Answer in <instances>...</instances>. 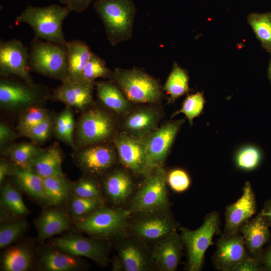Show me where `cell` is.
<instances>
[{"label":"cell","instance_id":"obj_1","mask_svg":"<svg viewBox=\"0 0 271 271\" xmlns=\"http://www.w3.org/2000/svg\"><path fill=\"white\" fill-rule=\"evenodd\" d=\"M72 10L68 6L52 4L44 7L28 6L16 17V25L28 24L33 29L35 37L58 44L66 45L63 23Z\"/></svg>","mask_w":271,"mask_h":271},{"label":"cell","instance_id":"obj_2","mask_svg":"<svg viewBox=\"0 0 271 271\" xmlns=\"http://www.w3.org/2000/svg\"><path fill=\"white\" fill-rule=\"evenodd\" d=\"M117 123L112 111L93 105L82 111L76 123L74 150L108 143L117 132Z\"/></svg>","mask_w":271,"mask_h":271},{"label":"cell","instance_id":"obj_3","mask_svg":"<svg viewBox=\"0 0 271 271\" xmlns=\"http://www.w3.org/2000/svg\"><path fill=\"white\" fill-rule=\"evenodd\" d=\"M131 215L127 208L105 204L88 217L73 221L72 228L90 236L111 241L129 233Z\"/></svg>","mask_w":271,"mask_h":271},{"label":"cell","instance_id":"obj_4","mask_svg":"<svg viewBox=\"0 0 271 271\" xmlns=\"http://www.w3.org/2000/svg\"><path fill=\"white\" fill-rule=\"evenodd\" d=\"M93 8L111 46L131 38L137 11L132 0H95Z\"/></svg>","mask_w":271,"mask_h":271},{"label":"cell","instance_id":"obj_5","mask_svg":"<svg viewBox=\"0 0 271 271\" xmlns=\"http://www.w3.org/2000/svg\"><path fill=\"white\" fill-rule=\"evenodd\" d=\"M220 223L219 212L212 211L205 216L201 226L197 229L190 230L185 227L179 228L180 236L186 251V270H202L206 251L214 244V236L221 233Z\"/></svg>","mask_w":271,"mask_h":271},{"label":"cell","instance_id":"obj_6","mask_svg":"<svg viewBox=\"0 0 271 271\" xmlns=\"http://www.w3.org/2000/svg\"><path fill=\"white\" fill-rule=\"evenodd\" d=\"M111 80L130 103L154 104L163 96V88L159 80L139 68H116Z\"/></svg>","mask_w":271,"mask_h":271},{"label":"cell","instance_id":"obj_7","mask_svg":"<svg viewBox=\"0 0 271 271\" xmlns=\"http://www.w3.org/2000/svg\"><path fill=\"white\" fill-rule=\"evenodd\" d=\"M30 46L29 66L31 72L62 82L68 79V63L66 45L34 37Z\"/></svg>","mask_w":271,"mask_h":271},{"label":"cell","instance_id":"obj_8","mask_svg":"<svg viewBox=\"0 0 271 271\" xmlns=\"http://www.w3.org/2000/svg\"><path fill=\"white\" fill-rule=\"evenodd\" d=\"M167 173L162 166L146 177L130 199L127 208L132 214L170 209Z\"/></svg>","mask_w":271,"mask_h":271},{"label":"cell","instance_id":"obj_9","mask_svg":"<svg viewBox=\"0 0 271 271\" xmlns=\"http://www.w3.org/2000/svg\"><path fill=\"white\" fill-rule=\"evenodd\" d=\"M51 93L47 87L41 84L14 80L10 76L1 78L0 105L6 110L23 111L40 105L50 99Z\"/></svg>","mask_w":271,"mask_h":271},{"label":"cell","instance_id":"obj_10","mask_svg":"<svg viewBox=\"0 0 271 271\" xmlns=\"http://www.w3.org/2000/svg\"><path fill=\"white\" fill-rule=\"evenodd\" d=\"M111 241L116 252L112 259V270H156L151 256V247L130 233Z\"/></svg>","mask_w":271,"mask_h":271},{"label":"cell","instance_id":"obj_11","mask_svg":"<svg viewBox=\"0 0 271 271\" xmlns=\"http://www.w3.org/2000/svg\"><path fill=\"white\" fill-rule=\"evenodd\" d=\"M171 210L132 214L128 232L151 247L179 228Z\"/></svg>","mask_w":271,"mask_h":271},{"label":"cell","instance_id":"obj_12","mask_svg":"<svg viewBox=\"0 0 271 271\" xmlns=\"http://www.w3.org/2000/svg\"><path fill=\"white\" fill-rule=\"evenodd\" d=\"M47 243L69 254L88 258L101 266H107L110 261L111 244L106 240L69 233L51 237Z\"/></svg>","mask_w":271,"mask_h":271},{"label":"cell","instance_id":"obj_13","mask_svg":"<svg viewBox=\"0 0 271 271\" xmlns=\"http://www.w3.org/2000/svg\"><path fill=\"white\" fill-rule=\"evenodd\" d=\"M185 121V119L166 121L143 138L147 154L149 174L157 168L163 166Z\"/></svg>","mask_w":271,"mask_h":271},{"label":"cell","instance_id":"obj_14","mask_svg":"<svg viewBox=\"0 0 271 271\" xmlns=\"http://www.w3.org/2000/svg\"><path fill=\"white\" fill-rule=\"evenodd\" d=\"M72 157L83 174L100 178L113 168L118 156L115 148L105 143L75 150Z\"/></svg>","mask_w":271,"mask_h":271},{"label":"cell","instance_id":"obj_15","mask_svg":"<svg viewBox=\"0 0 271 271\" xmlns=\"http://www.w3.org/2000/svg\"><path fill=\"white\" fill-rule=\"evenodd\" d=\"M29 50L20 40L0 41V75H14L30 83H35L30 75Z\"/></svg>","mask_w":271,"mask_h":271},{"label":"cell","instance_id":"obj_16","mask_svg":"<svg viewBox=\"0 0 271 271\" xmlns=\"http://www.w3.org/2000/svg\"><path fill=\"white\" fill-rule=\"evenodd\" d=\"M118 158L122 165L136 175H148V158L143 139L124 132L117 133L113 139Z\"/></svg>","mask_w":271,"mask_h":271},{"label":"cell","instance_id":"obj_17","mask_svg":"<svg viewBox=\"0 0 271 271\" xmlns=\"http://www.w3.org/2000/svg\"><path fill=\"white\" fill-rule=\"evenodd\" d=\"M89 267L88 263L82 257L61 251L44 241H38L36 245L37 270L83 271Z\"/></svg>","mask_w":271,"mask_h":271},{"label":"cell","instance_id":"obj_18","mask_svg":"<svg viewBox=\"0 0 271 271\" xmlns=\"http://www.w3.org/2000/svg\"><path fill=\"white\" fill-rule=\"evenodd\" d=\"M257 204L251 183L246 181L240 197L227 205L224 211L225 225L222 233L230 235L238 233L239 228L256 213Z\"/></svg>","mask_w":271,"mask_h":271},{"label":"cell","instance_id":"obj_19","mask_svg":"<svg viewBox=\"0 0 271 271\" xmlns=\"http://www.w3.org/2000/svg\"><path fill=\"white\" fill-rule=\"evenodd\" d=\"M216 245V249L211 259L216 270L230 271L239 262L250 258L243 237L239 232L230 235L221 233Z\"/></svg>","mask_w":271,"mask_h":271},{"label":"cell","instance_id":"obj_20","mask_svg":"<svg viewBox=\"0 0 271 271\" xmlns=\"http://www.w3.org/2000/svg\"><path fill=\"white\" fill-rule=\"evenodd\" d=\"M100 178L104 198L113 206L120 207L132 196L134 182L127 171L112 168Z\"/></svg>","mask_w":271,"mask_h":271},{"label":"cell","instance_id":"obj_21","mask_svg":"<svg viewBox=\"0 0 271 271\" xmlns=\"http://www.w3.org/2000/svg\"><path fill=\"white\" fill-rule=\"evenodd\" d=\"M94 82L67 80L52 90L50 99L82 112L94 104Z\"/></svg>","mask_w":271,"mask_h":271},{"label":"cell","instance_id":"obj_22","mask_svg":"<svg viewBox=\"0 0 271 271\" xmlns=\"http://www.w3.org/2000/svg\"><path fill=\"white\" fill-rule=\"evenodd\" d=\"M183 244L175 230L151 246V256L156 269L175 271L181 262Z\"/></svg>","mask_w":271,"mask_h":271},{"label":"cell","instance_id":"obj_23","mask_svg":"<svg viewBox=\"0 0 271 271\" xmlns=\"http://www.w3.org/2000/svg\"><path fill=\"white\" fill-rule=\"evenodd\" d=\"M163 116L162 110L154 105H147L131 110L122 122L123 132L143 139L158 128Z\"/></svg>","mask_w":271,"mask_h":271},{"label":"cell","instance_id":"obj_24","mask_svg":"<svg viewBox=\"0 0 271 271\" xmlns=\"http://www.w3.org/2000/svg\"><path fill=\"white\" fill-rule=\"evenodd\" d=\"M73 223L67 208L62 206L44 208L35 221L38 241L44 242L70 229Z\"/></svg>","mask_w":271,"mask_h":271},{"label":"cell","instance_id":"obj_25","mask_svg":"<svg viewBox=\"0 0 271 271\" xmlns=\"http://www.w3.org/2000/svg\"><path fill=\"white\" fill-rule=\"evenodd\" d=\"M36 244L32 241L15 243L1 255V270L28 271L35 269Z\"/></svg>","mask_w":271,"mask_h":271},{"label":"cell","instance_id":"obj_26","mask_svg":"<svg viewBox=\"0 0 271 271\" xmlns=\"http://www.w3.org/2000/svg\"><path fill=\"white\" fill-rule=\"evenodd\" d=\"M269 228L259 213L239 228L238 232L243 237L245 247L250 257L257 258L264 245L270 242L271 232Z\"/></svg>","mask_w":271,"mask_h":271},{"label":"cell","instance_id":"obj_27","mask_svg":"<svg viewBox=\"0 0 271 271\" xmlns=\"http://www.w3.org/2000/svg\"><path fill=\"white\" fill-rule=\"evenodd\" d=\"M63 153L58 144L42 149L31 161L28 168L42 178L64 175Z\"/></svg>","mask_w":271,"mask_h":271},{"label":"cell","instance_id":"obj_28","mask_svg":"<svg viewBox=\"0 0 271 271\" xmlns=\"http://www.w3.org/2000/svg\"><path fill=\"white\" fill-rule=\"evenodd\" d=\"M14 166V171L11 176L14 181L13 184L44 208L50 207L45 194L43 178L28 168Z\"/></svg>","mask_w":271,"mask_h":271},{"label":"cell","instance_id":"obj_29","mask_svg":"<svg viewBox=\"0 0 271 271\" xmlns=\"http://www.w3.org/2000/svg\"><path fill=\"white\" fill-rule=\"evenodd\" d=\"M94 87L99 101L112 112L126 115L130 111V102L112 80L96 81Z\"/></svg>","mask_w":271,"mask_h":271},{"label":"cell","instance_id":"obj_30","mask_svg":"<svg viewBox=\"0 0 271 271\" xmlns=\"http://www.w3.org/2000/svg\"><path fill=\"white\" fill-rule=\"evenodd\" d=\"M66 46L68 63L67 80L83 81V71L93 52L84 41L80 40L67 41Z\"/></svg>","mask_w":271,"mask_h":271},{"label":"cell","instance_id":"obj_31","mask_svg":"<svg viewBox=\"0 0 271 271\" xmlns=\"http://www.w3.org/2000/svg\"><path fill=\"white\" fill-rule=\"evenodd\" d=\"M0 220V248L4 249L21 239L28 228V223L25 217L11 212Z\"/></svg>","mask_w":271,"mask_h":271},{"label":"cell","instance_id":"obj_32","mask_svg":"<svg viewBox=\"0 0 271 271\" xmlns=\"http://www.w3.org/2000/svg\"><path fill=\"white\" fill-rule=\"evenodd\" d=\"M45 194L50 207L66 205L72 182L64 175L43 178Z\"/></svg>","mask_w":271,"mask_h":271},{"label":"cell","instance_id":"obj_33","mask_svg":"<svg viewBox=\"0 0 271 271\" xmlns=\"http://www.w3.org/2000/svg\"><path fill=\"white\" fill-rule=\"evenodd\" d=\"M0 206L17 216L26 217L30 213L18 188L10 182L1 186Z\"/></svg>","mask_w":271,"mask_h":271},{"label":"cell","instance_id":"obj_34","mask_svg":"<svg viewBox=\"0 0 271 271\" xmlns=\"http://www.w3.org/2000/svg\"><path fill=\"white\" fill-rule=\"evenodd\" d=\"M189 80L187 71L175 62L163 87V90L169 95L170 102H175L190 91Z\"/></svg>","mask_w":271,"mask_h":271},{"label":"cell","instance_id":"obj_35","mask_svg":"<svg viewBox=\"0 0 271 271\" xmlns=\"http://www.w3.org/2000/svg\"><path fill=\"white\" fill-rule=\"evenodd\" d=\"M263 160L261 150L253 144H245L238 148L234 153L233 162L236 169L245 172L256 170Z\"/></svg>","mask_w":271,"mask_h":271},{"label":"cell","instance_id":"obj_36","mask_svg":"<svg viewBox=\"0 0 271 271\" xmlns=\"http://www.w3.org/2000/svg\"><path fill=\"white\" fill-rule=\"evenodd\" d=\"M40 149L33 142H24L12 144L3 151V153L14 165L27 168Z\"/></svg>","mask_w":271,"mask_h":271},{"label":"cell","instance_id":"obj_37","mask_svg":"<svg viewBox=\"0 0 271 271\" xmlns=\"http://www.w3.org/2000/svg\"><path fill=\"white\" fill-rule=\"evenodd\" d=\"M105 204L104 199L70 195L66 204V208L73 221H75L88 217Z\"/></svg>","mask_w":271,"mask_h":271},{"label":"cell","instance_id":"obj_38","mask_svg":"<svg viewBox=\"0 0 271 271\" xmlns=\"http://www.w3.org/2000/svg\"><path fill=\"white\" fill-rule=\"evenodd\" d=\"M75 126L72 109L69 106H66L54 118V133L55 137L73 149Z\"/></svg>","mask_w":271,"mask_h":271},{"label":"cell","instance_id":"obj_39","mask_svg":"<svg viewBox=\"0 0 271 271\" xmlns=\"http://www.w3.org/2000/svg\"><path fill=\"white\" fill-rule=\"evenodd\" d=\"M247 21L262 47L271 53V12L251 13Z\"/></svg>","mask_w":271,"mask_h":271},{"label":"cell","instance_id":"obj_40","mask_svg":"<svg viewBox=\"0 0 271 271\" xmlns=\"http://www.w3.org/2000/svg\"><path fill=\"white\" fill-rule=\"evenodd\" d=\"M70 195L82 198L104 199L99 178L87 174H83L78 180L72 182Z\"/></svg>","mask_w":271,"mask_h":271},{"label":"cell","instance_id":"obj_41","mask_svg":"<svg viewBox=\"0 0 271 271\" xmlns=\"http://www.w3.org/2000/svg\"><path fill=\"white\" fill-rule=\"evenodd\" d=\"M113 72L103 58L93 53L83 71L82 79L88 82H94L97 78L111 80Z\"/></svg>","mask_w":271,"mask_h":271},{"label":"cell","instance_id":"obj_42","mask_svg":"<svg viewBox=\"0 0 271 271\" xmlns=\"http://www.w3.org/2000/svg\"><path fill=\"white\" fill-rule=\"evenodd\" d=\"M205 103L203 92L200 91L189 94L183 101L181 109L175 111L171 117L178 114L183 113L188 119L190 126H192L194 118L199 116L203 112Z\"/></svg>","mask_w":271,"mask_h":271},{"label":"cell","instance_id":"obj_43","mask_svg":"<svg viewBox=\"0 0 271 271\" xmlns=\"http://www.w3.org/2000/svg\"><path fill=\"white\" fill-rule=\"evenodd\" d=\"M50 115L47 109L39 105L28 107L22 111L16 127L17 131L20 135L23 131L41 123Z\"/></svg>","mask_w":271,"mask_h":271},{"label":"cell","instance_id":"obj_44","mask_svg":"<svg viewBox=\"0 0 271 271\" xmlns=\"http://www.w3.org/2000/svg\"><path fill=\"white\" fill-rule=\"evenodd\" d=\"M54 118L50 115L45 120L23 131L20 136H25L39 145L48 140L54 133Z\"/></svg>","mask_w":271,"mask_h":271},{"label":"cell","instance_id":"obj_45","mask_svg":"<svg viewBox=\"0 0 271 271\" xmlns=\"http://www.w3.org/2000/svg\"><path fill=\"white\" fill-rule=\"evenodd\" d=\"M167 184L171 189L178 193L187 191L191 186V180L189 174L182 168H175L167 173Z\"/></svg>","mask_w":271,"mask_h":271},{"label":"cell","instance_id":"obj_46","mask_svg":"<svg viewBox=\"0 0 271 271\" xmlns=\"http://www.w3.org/2000/svg\"><path fill=\"white\" fill-rule=\"evenodd\" d=\"M20 134L4 122L0 123V147L2 151L12 145Z\"/></svg>","mask_w":271,"mask_h":271},{"label":"cell","instance_id":"obj_47","mask_svg":"<svg viewBox=\"0 0 271 271\" xmlns=\"http://www.w3.org/2000/svg\"><path fill=\"white\" fill-rule=\"evenodd\" d=\"M230 271H266L255 258H249L234 265Z\"/></svg>","mask_w":271,"mask_h":271},{"label":"cell","instance_id":"obj_48","mask_svg":"<svg viewBox=\"0 0 271 271\" xmlns=\"http://www.w3.org/2000/svg\"><path fill=\"white\" fill-rule=\"evenodd\" d=\"M60 3L68 6L77 13L85 11L93 0H59Z\"/></svg>","mask_w":271,"mask_h":271},{"label":"cell","instance_id":"obj_49","mask_svg":"<svg viewBox=\"0 0 271 271\" xmlns=\"http://www.w3.org/2000/svg\"><path fill=\"white\" fill-rule=\"evenodd\" d=\"M13 164L7 158H1L0 161V185L6 182V178L11 177L14 171Z\"/></svg>","mask_w":271,"mask_h":271},{"label":"cell","instance_id":"obj_50","mask_svg":"<svg viewBox=\"0 0 271 271\" xmlns=\"http://www.w3.org/2000/svg\"><path fill=\"white\" fill-rule=\"evenodd\" d=\"M255 259L266 271H271V243L264 247L259 256Z\"/></svg>","mask_w":271,"mask_h":271},{"label":"cell","instance_id":"obj_51","mask_svg":"<svg viewBox=\"0 0 271 271\" xmlns=\"http://www.w3.org/2000/svg\"><path fill=\"white\" fill-rule=\"evenodd\" d=\"M267 225L271 227V199L267 200L264 204L260 211L258 213Z\"/></svg>","mask_w":271,"mask_h":271},{"label":"cell","instance_id":"obj_52","mask_svg":"<svg viewBox=\"0 0 271 271\" xmlns=\"http://www.w3.org/2000/svg\"><path fill=\"white\" fill-rule=\"evenodd\" d=\"M268 77L271 83V57L268 67Z\"/></svg>","mask_w":271,"mask_h":271}]
</instances>
